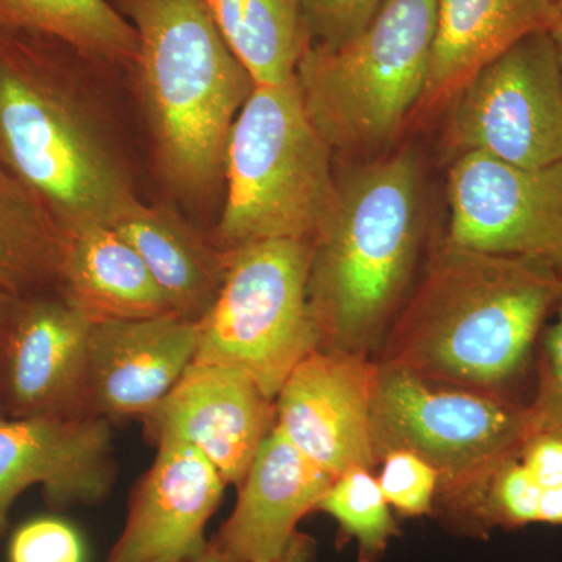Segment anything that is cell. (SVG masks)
<instances>
[{
    "label": "cell",
    "mask_w": 562,
    "mask_h": 562,
    "mask_svg": "<svg viewBox=\"0 0 562 562\" xmlns=\"http://www.w3.org/2000/svg\"><path fill=\"white\" fill-rule=\"evenodd\" d=\"M10 562H85L79 532L65 520L41 517L22 525L11 538Z\"/></svg>",
    "instance_id": "obj_28"
},
{
    "label": "cell",
    "mask_w": 562,
    "mask_h": 562,
    "mask_svg": "<svg viewBox=\"0 0 562 562\" xmlns=\"http://www.w3.org/2000/svg\"><path fill=\"white\" fill-rule=\"evenodd\" d=\"M382 462L376 480L387 503L403 516L430 514L439 486L435 468L406 450H392L384 454Z\"/></svg>",
    "instance_id": "obj_25"
},
{
    "label": "cell",
    "mask_w": 562,
    "mask_h": 562,
    "mask_svg": "<svg viewBox=\"0 0 562 562\" xmlns=\"http://www.w3.org/2000/svg\"><path fill=\"white\" fill-rule=\"evenodd\" d=\"M383 0H303L310 44L339 47L375 16Z\"/></svg>",
    "instance_id": "obj_27"
},
{
    "label": "cell",
    "mask_w": 562,
    "mask_h": 562,
    "mask_svg": "<svg viewBox=\"0 0 562 562\" xmlns=\"http://www.w3.org/2000/svg\"><path fill=\"white\" fill-rule=\"evenodd\" d=\"M446 244L541 262L562 279V161L525 169L482 154L453 158Z\"/></svg>",
    "instance_id": "obj_10"
},
{
    "label": "cell",
    "mask_w": 562,
    "mask_h": 562,
    "mask_svg": "<svg viewBox=\"0 0 562 562\" xmlns=\"http://www.w3.org/2000/svg\"><path fill=\"white\" fill-rule=\"evenodd\" d=\"M92 322L57 291L21 299L3 368L5 419H83Z\"/></svg>",
    "instance_id": "obj_12"
},
{
    "label": "cell",
    "mask_w": 562,
    "mask_h": 562,
    "mask_svg": "<svg viewBox=\"0 0 562 562\" xmlns=\"http://www.w3.org/2000/svg\"><path fill=\"white\" fill-rule=\"evenodd\" d=\"M136 35V80L165 183L184 199L224 183L225 150L255 88L209 0H111Z\"/></svg>",
    "instance_id": "obj_3"
},
{
    "label": "cell",
    "mask_w": 562,
    "mask_h": 562,
    "mask_svg": "<svg viewBox=\"0 0 562 562\" xmlns=\"http://www.w3.org/2000/svg\"><path fill=\"white\" fill-rule=\"evenodd\" d=\"M222 35L257 85L294 79L310 44L303 0H209Z\"/></svg>",
    "instance_id": "obj_23"
},
{
    "label": "cell",
    "mask_w": 562,
    "mask_h": 562,
    "mask_svg": "<svg viewBox=\"0 0 562 562\" xmlns=\"http://www.w3.org/2000/svg\"><path fill=\"white\" fill-rule=\"evenodd\" d=\"M113 228L139 255L173 314L199 322L209 313L224 280L221 249L172 210L140 201Z\"/></svg>",
    "instance_id": "obj_20"
},
{
    "label": "cell",
    "mask_w": 562,
    "mask_h": 562,
    "mask_svg": "<svg viewBox=\"0 0 562 562\" xmlns=\"http://www.w3.org/2000/svg\"><path fill=\"white\" fill-rule=\"evenodd\" d=\"M447 109L453 158L482 154L525 169L562 161V74L550 33L525 36L476 70Z\"/></svg>",
    "instance_id": "obj_9"
},
{
    "label": "cell",
    "mask_w": 562,
    "mask_h": 562,
    "mask_svg": "<svg viewBox=\"0 0 562 562\" xmlns=\"http://www.w3.org/2000/svg\"><path fill=\"white\" fill-rule=\"evenodd\" d=\"M316 554L317 546L314 538L305 535V532L297 531L279 557L266 562H314L316 561Z\"/></svg>",
    "instance_id": "obj_30"
},
{
    "label": "cell",
    "mask_w": 562,
    "mask_h": 562,
    "mask_svg": "<svg viewBox=\"0 0 562 562\" xmlns=\"http://www.w3.org/2000/svg\"><path fill=\"white\" fill-rule=\"evenodd\" d=\"M376 362L368 355L316 349L276 398V425L292 446L331 476L380 462L373 439Z\"/></svg>",
    "instance_id": "obj_11"
},
{
    "label": "cell",
    "mask_w": 562,
    "mask_h": 562,
    "mask_svg": "<svg viewBox=\"0 0 562 562\" xmlns=\"http://www.w3.org/2000/svg\"><path fill=\"white\" fill-rule=\"evenodd\" d=\"M562 279L520 257L443 243L392 322L384 360L422 379L530 403L546 325Z\"/></svg>",
    "instance_id": "obj_1"
},
{
    "label": "cell",
    "mask_w": 562,
    "mask_h": 562,
    "mask_svg": "<svg viewBox=\"0 0 562 562\" xmlns=\"http://www.w3.org/2000/svg\"><path fill=\"white\" fill-rule=\"evenodd\" d=\"M117 476L113 424L83 419H0V539L18 497L40 484L54 512L99 505Z\"/></svg>",
    "instance_id": "obj_14"
},
{
    "label": "cell",
    "mask_w": 562,
    "mask_h": 562,
    "mask_svg": "<svg viewBox=\"0 0 562 562\" xmlns=\"http://www.w3.org/2000/svg\"><path fill=\"white\" fill-rule=\"evenodd\" d=\"M224 280L198 322L194 361L231 366L276 401L295 366L319 349L308 297L310 241L268 239L222 250Z\"/></svg>",
    "instance_id": "obj_8"
},
{
    "label": "cell",
    "mask_w": 562,
    "mask_h": 562,
    "mask_svg": "<svg viewBox=\"0 0 562 562\" xmlns=\"http://www.w3.org/2000/svg\"><path fill=\"white\" fill-rule=\"evenodd\" d=\"M198 322L177 314L94 322L90 336L91 412L121 422L149 416L194 361Z\"/></svg>",
    "instance_id": "obj_16"
},
{
    "label": "cell",
    "mask_w": 562,
    "mask_h": 562,
    "mask_svg": "<svg viewBox=\"0 0 562 562\" xmlns=\"http://www.w3.org/2000/svg\"><path fill=\"white\" fill-rule=\"evenodd\" d=\"M530 406L536 424L562 432V302L539 339Z\"/></svg>",
    "instance_id": "obj_26"
},
{
    "label": "cell",
    "mask_w": 562,
    "mask_h": 562,
    "mask_svg": "<svg viewBox=\"0 0 562 562\" xmlns=\"http://www.w3.org/2000/svg\"><path fill=\"white\" fill-rule=\"evenodd\" d=\"M55 46L33 33L0 31V165L61 227H113L139 199Z\"/></svg>",
    "instance_id": "obj_4"
},
{
    "label": "cell",
    "mask_w": 562,
    "mask_h": 562,
    "mask_svg": "<svg viewBox=\"0 0 562 562\" xmlns=\"http://www.w3.org/2000/svg\"><path fill=\"white\" fill-rule=\"evenodd\" d=\"M372 417L380 462L392 450L427 461L438 472V494L457 528L473 497L519 450L535 422L528 402L432 383L383 361L376 364Z\"/></svg>",
    "instance_id": "obj_7"
},
{
    "label": "cell",
    "mask_w": 562,
    "mask_h": 562,
    "mask_svg": "<svg viewBox=\"0 0 562 562\" xmlns=\"http://www.w3.org/2000/svg\"><path fill=\"white\" fill-rule=\"evenodd\" d=\"M63 227L38 195L0 165V290L57 291Z\"/></svg>",
    "instance_id": "obj_22"
},
{
    "label": "cell",
    "mask_w": 562,
    "mask_h": 562,
    "mask_svg": "<svg viewBox=\"0 0 562 562\" xmlns=\"http://www.w3.org/2000/svg\"><path fill=\"white\" fill-rule=\"evenodd\" d=\"M424 166L413 147L338 180L313 236L308 297L319 349L368 355L406 301L427 228Z\"/></svg>",
    "instance_id": "obj_2"
},
{
    "label": "cell",
    "mask_w": 562,
    "mask_h": 562,
    "mask_svg": "<svg viewBox=\"0 0 562 562\" xmlns=\"http://www.w3.org/2000/svg\"><path fill=\"white\" fill-rule=\"evenodd\" d=\"M371 469L351 468L336 476L316 512L328 514L341 535L358 543V562H379L391 539L401 535Z\"/></svg>",
    "instance_id": "obj_24"
},
{
    "label": "cell",
    "mask_w": 562,
    "mask_h": 562,
    "mask_svg": "<svg viewBox=\"0 0 562 562\" xmlns=\"http://www.w3.org/2000/svg\"><path fill=\"white\" fill-rule=\"evenodd\" d=\"M561 20L562 0H438L427 85L414 120L447 109L476 70Z\"/></svg>",
    "instance_id": "obj_18"
},
{
    "label": "cell",
    "mask_w": 562,
    "mask_h": 562,
    "mask_svg": "<svg viewBox=\"0 0 562 562\" xmlns=\"http://www.w3.org/2000/svg\"><path fill=\"white\" fill-rule=\"evenodd\" d=\"M20 297L0 290V419H3V368H5L7 344H9L11 325L16 314Z\"/></svg>",
    "instance_id": "obj_29"
},
{
    "label": "cell",
    "mask_w": 562,
    "mask_h": 562,
    "mask_svg": "<svg viewBox=\"0 0 562 562\" xmlns=\"http://www.w3.org/2000/svg\"><path fill=\"white\" fill-rule=\"evenodd\" d=\"M57 292L92 324L173 314L139 255L111 225L63 227Z\"/></svg>",
    "instance_id": "obj_19"
},
{
    "label": "cell",
    "mask_w": 562,
    "mask_h": 562,
    "mask_svg": "<svg viewBox=\"0 0 562 562\" xmlns=\"http://www.w3.org/2000/svg\"><path fill=\"white\" fill-rule=\"evenodd\" d=\"M0 31L33 33L88 61L132 66L138 35L111 0H0Z\"/></svg>",
    "instance_id": "obj_21"
},
{
    "label": "cell",
    "mask_w": 562,
    "mask_h": 562,
    "mask_svg": "<svg viewBox=\"0 0 562 562\" xmlns=\"http://www.w3.org/2000/svg\"><path fill=\"white\" fill-rule=\"evenodd\" d=\"M335 482L276 427L266 436L228 519L211 539L227 562H266L279 557L306 514L316 512Z\"/></svg>",
    "instance_id": "obj_17"
},
{
    "label": "cell",
    "mask_w": 562,
    "mask_h": 562,
    "mask_svg": "<svg viewBox=\"0 0 562 562\" xmlns=\"http://www.w3.org/2000/svg\"><path fill=\"white\" fill-rule=\"evenodd\" d=\"M140 422L151 443H188L216 468L227 486L239 487L276 427V401L239 369L191 362Z\"/></svg>",
    "instance_id": "obj_13"
},
{
    "label": "cell",
    "mask_w": 562,
    "mask_h": 562,
    "mask_svg": "<svg viewBox=\"0 0 562 562\" xmlns=\"http://www.w3.org/2000/svg\"><path fill=\"white\" fill-rule=\"evenodd\" d=\"M154 562H227L224 558L221 557L220 553L216 552L213 546H209V550L202 554L201 558H198L195 561H154Z\"/></svg>",
    "instance_id": "obj_32"
},
{
    "label": "cell",
    "mask_w": 562,
    "mask_h": 562,
    "mask_svg": "<svg viewBox=\"0 0 562 562\" xmlns=\"http://www.w3.org/2000/svg\"><path fill=\"white\" fill-rule=\"evenodd\" d=\"M549 33L554 44V50H557L558 63H560L562 74V20Z\"/></svg>",
    "instance_id": "obj_31"
},
{
    "label": "cell",
    "mask_w": 562,
    "mask_h": 562,
    "mask_svg": "<svg viewBox=\"0 0 562 562\" xmlns=\"http://www.w3.org/2000/svg\"><path fill=\"white\" fill-rule=\"evenodd\" d=\"M438 0H383L339 47L308 44L295 83L314 127L333 151L371 160L414 120L427 85Z\"/></svg>",
    "instance_id": "obj_5"
},
{
    "label": "cell",
    "mask_w": 562,
    "mask_h": 562,
    "mask_svg": "<svg viewBox=\"0 0 562 562\" xmlns=\"http://www.w3.org/2000/svg\"><path fill=\"white\" fill-rule=\"evenodd\" d=\"M140 476L106 562L195 561L209 550L206 524L227 483L194 447L165 441Z\"/></svg>",
    "instance_id": "obj_15"
},
{
    "label": "cell",
    "mask_w": 562,
    "mask_h": 562,
    "mask_svg": "<svg viewBox=\"0 0 562 562\" xmlns=\"http://www.w3.org/2000/svg\"><path fill=\"white\" fill-rule=\"evenodd\" d=\"M331 155L295 79L255 85L225 150L220 249L268 239L312 241L338 192Z\"/></svg>",
    "instance_id": "obj_6"
}]
</instances>
